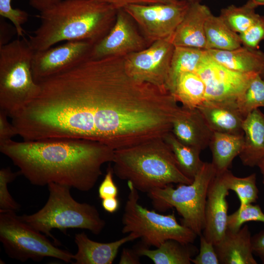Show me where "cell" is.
<instances>
[{"label": "cell", "mask_w": 264, "mask_h": 264, "mask_svg": "<svg viewBox=\"0 0 264 264\" xmlns=\"http://www.w3.org/2000/svg\"><path fill=\"white\" fill-rule=\"evenodd\" d=\"M36 107L46 137L90 140L114 150L163 137L178 108L169 91L134 79L116 56L88 59L46 79Z\"/></svg>", "instance_id": "cell-1"}, {"label": "cell", "mask_w": 264, "mask_h": 264, "mask_svg": "<svg viewBox=\"0 0 264 264\" xmlns=\"http://www.w3.org/2000/svg\"><path fill=\"white\" fill-rule=\"evenodd\" d=\"M0 151L31 184L55 183L88 192L102 175V167L112 162L114 150L84 139H48L0 143Z\"/></svg>", "instance_id": "cell-2"}, {"label": "cell", "mask_w": 264, "mask_h": 264, "mask_svg": "<svg viewBox=\"0 0 264 264\" xmlns=\"http://www.w3.org/2000/svg\"><path fill=\"white\" fill-rule=\"evenodd\" d=\"M117 12L103 0H64L40 12V24L29 36V44L34 51L62 41H88L94 44L111 29Z\"/></svg>", "instance_id": "cell-3"}, {"label": "cell", "mask_w": 264, "mask_h": 264, "mask_svg": "<svg viewBox=\"0 0 264 264\" xmlns=\"http://www.w3.org/2000/svg\"><path fill=\"white\" fill-rule=\"evenodd\" d=\"M112 162L117 177L132 182L144 193L174 183L190 184L193 180L181 171L163 137L115 150Z\"/></svg>", "instance_id": "cell-4"}, {"label": "cell", "mask_w": 264, "mask_h": 264, "mask_svg": "<svg viewBox=\"0 0 264 264\" xmlns=\"http://www.w3.org/2000/svg\"><path fill=\"white\" fill-rule=\"evenodd\" d=\"M49 197L44 207L31 215L20 218L34 229L53 239L56 245L60 243L51 233L53 229H87L98 235L106 225L97 208L87 203H80L71 196L70 187L50 183L47 185Z\"/></svg>", "instance_id": "cell-5"}, {"label": "cell", "mask_w": 264, "mask_h": 264, "mask_svg": "<svg viewBox=\"0 0 264 264\" xmlns=\"http://www.w3.org/2000/svg\"><path fill=\"white\" fill-rule=\"evenodd\" d=\"M34 52L24 37L0 47V110L11 118L40 91L32 72Z\"/></svg>", "instance_id": "cell-6"}, {"label": "cell", "mask_w": 264, "mask_h": 264, "mask_svg": "<svg viewBox=\"0 0 264 264\" xmlns=\"http://www.w3.org/2000/svg\"><path fill=\"white\" fill-rule=\"evenodd\" d=\"M217 174L212 163L204 162L190 184L169 185L147 194L154 207L164 212L175 208L182 218L181 224L200 236L205 226V208L209 185Z\"/></svg>", "instance_id": "cell-7"}, {"label": "cell", "mask_w": 264, "mask_h": 264, "mask_svg": "<svg viewBox=\"0 0 264 264\" xmlns=\"http://www.w3.org/2000/svg\"><path fill=\"white\" fill-rule=\"evenodd\" d=\"M127 183L129 193L122 218L123 234L134 233L149 247H158L170 239L185 244L194 242L197 234L178 223L174 213L164 215L143 207L138 202V191L132 182Z\"/></svg>", "instance_id": "cell-8"}, {"label": "cell", "mask_w": 264, "mask_h": 264, "mask_svg": "<svg viewBox=\"0 0 264 264\" xmlns=\"http://www.w3.org/2000/svg\"><path fill=\"white\" fill-rule=\"evenodd\" d=\"M0 240L8 256L22 262L45 257L72 262L74 255L57 247L45 235L23 221L14 211H0Z\"/></svg>", "instance_id": "cell-9"}, {"label": "cell", "mask_w": 264, "mask_h": 264, "mask_svg": "<svg viewBox=\"0 0 264 264\" xmlns=\"http://www.w3.org/2000/svg\"><path fill=\"white\" fill-rule=\"evenodd\" d=\"M189 5L187 1L179 0L172 3L130 4L123 9L138 24L150 44L173 35Z\"/></svg>", "instance_id": "cell-10"}, {"label": "cell", "mask_w": 264, "mask_h": 264, "mask_svg": "<svg viewBox=\"0 0 264 264\" xmlns=\"http://www.w3.org/2000/svg\"><path fill=\"white\" fill-rule=\"evenodd\" d=\"M171 37L154 42L146 48L124 57L128 74L139 82L167 89L175 48Z\"/></svg>", "instance_id": "cell-11"}, {"label": "cell", "mask_w": 264, "mask_h": 264, "mask_svg": "<svg viewBox=\"0 0 264 264\" xmlns=\"http://www.w3.org/2000/svg\"><path fill=\"white\" fill-rule=\"evenodd\" d=\"M195 72L204 83L205 100L209 101H236L258 74L230 69L213 59L207 50Z\"/></svg>", "instance_id": "cell-12"}, {"label": "cell", "mask_w": 264, "mask_h": 264, "mask_svg": "<svg viewBox=\"0 0 264 264\" xmlns=\"http://www.w3.org/2000/svg\"><path fill=\"white\" fill-rule=\"evenodd\" d=\"M93 45L88 41H70L54 47L34 51L32 62L34 80L39 83L89 59Z\"/></svg>", "instance_id": "cell-13"}, {"label": "cell", "mask_w": 264, "mask_h": 264, "mask_svg": "<svg viewBox=\"0 0 264 264\" xmlns=\"http://www.w3.org/2000/svg\"><path fill=\"white\" fill-rule=\"evenodd\" d=\"M132 20L124 9L117 10L113 25L106 36L93 45L89 59L125 57L148 46L150 44L139 34Z\"/></svg>", "instance_id": "cell-14"}, {"label": "cell", "mask_w": 264, "mask_h": 264, "mask_svg": "<svg viewBox=\"0 0 264 264\" xmlns=\"http://www.w3.org/2000/svg\"><path fill=\"white\" fill-rule=\"evenodd\" d=\"M229 190L217 173L212 180L207 192L205 208V226L203 235L214 245L224 236L227 229L228 215L226 197Z\"/></svg>", "instance_id": "cell-15"}, {"label": "cell", "mask_w": 264, "mask_h": 264, "mask_svg": "<svg viewBox=\"0 0 264 264\" xmlns=\"http://www.w3.org/2000/svg\"><path fill=\"white\" fill-rule=\"evenodd\" d=\"M212 13L201 3L190 4L183 20L171 37L175 46H184L206 50L205 24Z\"/></svg>", "instance_id": "cell-16"}, {"label": "cell", "mask_w": 264, "mask_h": 264, "mask_svg": "<svg viewBox=\"0 0 264 264\" xmlns=\"http://www.w3.org/2000/svg\"><path fill=\"white\" fill-rule=\"evenodd\" d=\"M197 109L214 132L243 134L242 124L245 118L236 101L205 100Z\"/></svg>", "instance_id": "cell-17"}, {"label": "cell", "mask_w": 264, "mask_h": 264, "mask_svg": "<svg viewBox=\"0 0 264 264\" xmlns=\"http://www.w3.org/2000/svg\"><path fill=\"white\" fill-rule=\"evenodd\" d=\"M183 109L173 122L171 132L183 143L201 151L209 146L214 132L197 108Z\"/></svg>", "instance_id": "cell-18"}, {"label": "cell", "mask_w": 264, "mask_h": 264, "mask_svg": "<svg viewBox=\"0 0 264 264\" xmlns=\"http://www.w3.org/2000/svg\"><path fill=\"white\" fill-rule=\"evenodd\" d=\"M137 239L138 237L136 235L130 233L114 242L103 243L90 240L85 232L76 234L74 240L78 251L74 255V264H111L121 246Z\"/></svg>", "instance_id": "cell-19"}, {"label": "cell", "mask_w": 264, "mask_h": 264, "mask_svg": "<svg viewBox=\"0 0 264 264\" xmlns=\"http://www.w3.org/2000/svg\"><path fill=\"white\" fill-rule=\"evenodd\" d=\"M251 238L247 225L237 231L227 229L222 239L214 245L220 264H257Z\"/></svg>", "instance_id": "cell-20"}, {"label": "cell", "mask_w": 264, "mask_h": 264, "mask_svg": "<svg viewBox=\"0 0 264 264\" xmlns=\"http://www.w3.org/2000/svg\"><path fill=\"white\" fill-rule=\"evenodd\" d=\"M243 144L239 156L246 166H257L264 156V114L256 109L244 119Z\"/></svg>", "instance_id": "cell-21"}, {"label": "cell", "mask_w": 264, "mask_h": 264, "mask_svg": "<svg viewBox=\"0 0 264 264\" xmlns=\"http://www.w3.org/2000/svg\"><path fill=\"white\" fill-rule=\"evenodd\" d=\"M216 61L232 70L259 73L264 64V52L243 45L230 50H207Z\"/></svg>", "instance_id": "cell-22"}, {"label": "cell", "mask_w": 264, "mask_h": 264, "mask_svg": "<svg viewBox=\"0 0 264 264\" xmlns=\"http://www.w3.org/2000/svg\"><path fill=\"white\" fill-rule=\"evenodd\" d=\"M243 141V134L213 132L209 147L212 154V164L217 173L228 170L241 153Z\"/></svg>", "instance_id": "cell-23"}, {"label": "cell", "mask_w": 264, "mask_h": 264, "mask_svg": "<svg viewBox=\"0 0 264 264\" xmlns=\"http://www.w3.org/2000/svg\"><path fill=\"white\" fill-rule=\"evenodd\" d=\"M188 245L170 239L155 249H150L142 243L135 249L140 256L149 258L154 264H190L192 253Z\"/></svg>", "instance_id": "cell-24"}, {"label": "cell", "mask_w": 264, "mask_h": 264, "mask_svg": "<svg viewBox=\"0 0 264 264\" xmlns=\"http://www.w3.org/2000/svg\"><path fill=\"white\" fill-rule=\"evenodd\" d=\"M172 94L181 107L194 109L205 100V86L197 73L186 71L178 75Z\"/></svg>", "instance_id": "cell-25"}, {"label": "cell", "mask_w": 264, "mask_h": 264, "mask_svg": "<svg viewBox=\"0 0 264 264\" xmlns=\"http://www.w3.org/2000/svg\"><path fill=\"white\" fill-rule=\"evenodd\" d=\"M206 50H230L242 45L240 35L233 31L219 16L212 13L205 24Z\"/></svg>", "instance_id": "cell-26"}, {"label": "cell", "mask_w": 264, "mask_h": 264, "mask_svg": "<svg viewBox=\"0 0 264 264\" xmlns=\"http://www.w3.org/2000/svg\"><path fill=\"white\" fill-rule=\"evenodd\" d=\"M163 139L172 150L181 171L193 180L204 163L200 158L201 151L183 143L172 132L166 134Z\"/></svg>", "instance_id": "cell-27"}, {"label": "cell", "mask_w": 264, "mask_h": 264, "mask_svg": "<svg viewBox=\"0 0 264 264\" xmlns=\"http://www.w3.org/2000/svg\"><path fill=\"white\" fill-rule=\"evenodd\" d=\"M206 52L197 48L175 46L167 89L172 93L178 75L186 71L195 72Z\"/></svg>", "instance_id": "cell-28"}, {"label": "cell", "mask_w": 264, "mask_h": 264, "mask_svg": "<svg viewBox=\"0 0 264 264\" xmlns=\"http://www.w3.org/2000/svg\"><path fill=\"white\" fill-rule=\"evenodd\" d=\"M261 6H264V3L258 0H248L241 6L230 5L221 9L219 16L233 31L241 34L259 17L256 9Z\"/></svg>", "instance_id": "cell-29"}, {"label": "cell", "mask_w": 264, "mask_h": 264, "mask_svg": "<svg viewBox=\"0 0 264 264\" xmlns=\"http://www.w3.org/2000/svg\"><path fill=\"white\" fill-rule=\"evenodd\" d=\"M220 175L223 184L228 190L234 191L240 205L255 203L258 198L259 190L256 185V176L253 173L247 176L239 177L229 170L218 173Z\"/></svg>", "instance_id": "cell-30"}, {"label": "cell", "mask_w": 264, "mask_h": 264, "mask_svg": "<svg viewBox=\"0 0 264 264\" xmlns=\"http://www.w3.org/2000/svg\"><path fill=\"white\" fill-rule=\"evenodd\" d=\"M236 102L244 118L253 110L264 107V79L259 73L251 80Z\"/></svg>", "instance_id": "cell-31"}, {"label": "cell", "mask_w": 264, "mask_h": 264, "mask_svg": "<svg viewBox=\"0 0 264 264\" xmlns=\"http://www.w3.org/2000/svg\"><path fill=\"white\" fill-rule=\"evenodd\" d=\"M255 221L264 223V213L259 205L252 203L240 205L239 209L227 219V229L237 231L242 225L248 221Z\"/></svg>", "instance_id": "cell-32"}, {"label": "cell", "mask_w": 264, "mask_h": 264, "mask_svg": "<svg viewBox=\"0 0 264 264\" xmlns=\"http://www.w3.org/2000/svg\"><path fill=\"white\" fill-rule=\"evenodd\" d=\"M21 175L20 171L13 172L10 168H2L0 170V211H16L20 205L15 201L8 190V184Z\"/></svg>", "instance_id": "cell-33"}, {"label": "cell", "mask_w": 264, "mask_h": 264, "mask_svg": "<svg viewBox=\"0 0 264 264\" xmlns=\"http://www.w3.org/2000/svg\"><path fill=\"white\" fill-rule=\"evenodd\" d=\"M11 1L0 0V15L11 22L16 28L18 36L23 38L24 30L22 25L28 21L29 14L25 11L13 8Z\"/></svg>", "instance_id": "cell-34"}, {"label": "cell", "mask_w": 264, "mask_h": 264, "mask_svg": "<svg viewBox=\"0 0 264 264\" xmlns=\"http://www.w3.org/2000/svg\"><path fill=\"white\" fill-rule=\"evenodd\" d=\"M239 35L242 45L258 49L260 43L264 40V16L260 15L246 31Z\"/></svg>", "instance_id": "cell-35"}, {"label": "cell", "mask_w": 264, "mask_h": 264, "mask_svg": "<svg viewBox=\"0 0 264 264\" xmlns=\"http://www.w3.org/2000/svg\"><path fill=\"white\" fill-rule=\"evenodd\" d=\"M200 237L199 253L191 259V262L195 264H220L214 244L208 241L202 234Z\"/></svg>", "instance_id": "cell-36"}, {"label": "cell", "mask_w": 264, "mask_h": 264, "mask_svg": "<svg viewBox=\"0 0 264 264\" xmlns=\"http://www.w3.org/2000/svg\"><path fill=\"white\" fill-rule=\"evenodd\" d=\"M112 167L110 165L107 169L105 177L98 188V196L103 199L109 198L117 197L118 191L115 184Z\"/></svg>", "instance_id": "cell-37"}, {"label": "cell", "mask_w": 264, "mask_h": 264, "mask_svg": "<svg viewBox=\"0 0 264 264\" xmlns=\"http://www.w3.org/2000/svg\"><path fill=\"white\" fill-rule=\"evenodd\" d=\"M8 115L0 110V143L10 140L18 135L15 126L8 120Z\"/></svg>", "instance_id": "cell-38"}, {"label": "cell", "mask_w": 264, "mask_h": 264, "mask_svg": "<svg viewBox=\"0 0 264 264\" xmlns=\"http://www.w3.org/2000/svg\"><path fill=\"white\" fill-rule=\"evenodd\" d=\"M111 5L116 9H123L130 4H151L154 3H172L179 0H103Z\"/></svg>", "instance_id": "cell-39"}, {"label": "cell", "mask_w": 264, "mask_h": 264, "mask_svg": "<svg viewBox=\"0 0 264 264\" xmlns=\"http://www.w3.org/2000/svg\"><path fill=\"white\" fill-rule=\"evenodd\" d=\"M251 241L253 254L264 264V229L252 236Z\"/></svg>", "instance_id": "cell-40"}, {"label": "cell", "mask_w": 264, "mask_h": 264, "mask_svg": "<svg viewBox=\"0 0 264 264\" xmlns=\"http://www.w3.org/2000/svg\"><path fill=\"white\" fill-rule=\"evenodd\" d=\"M140 257L135 249L124 248L122 250L119 264H139Z\"/></svg>", "instance_id": "cell-41"}, {"label": "cell", "mask_w": 264, "mask_h": 264, "mask_svg": "<svg viewBox=\"0 0 264 264\" xmlns=\"http://www.w3.org/2000/svg\"><path fill=\"white\" fill-rule=\"evenodd\" d=\"M0 47L9 43L10 38L16 32L14 26H11L6 22L2 21H0Z\"/></svg>", "instance_id": "cell-42"}, {"label": "cell", "mask_w": 264, "mask_h": 264, "mask_svg": "<svg viewBox=\"0 0 264 264\" xmlns=\"http://www.w3.org/2000/svg\"><path fill=\"white\" fill-rule=\"evenodd\" d=\"M63 0H28L30 5L40 12L51 8Z\"/></svg>", "instance_id": "cell-43"}, {"label": "cell", "mask_w": 264, "mask_h": 264, "mask_svg": "<svg viewBox=\"0 0 264 264\" xmlns=\"http://www.w3.org/2000/svg\"><path fill=\"white\" fill-rule=\"evenodd\" d=\"M102 206L105 211L113 213L118 209L119 201L117 197L106 198L102 199Z\"/></svg>", "instance_id": "cell-44"}, {"label": "cell", "mask_w": 264, "mask_h": 264, "mask_svg": "<svg viewBox=\"0 0 264 264\" xmlns=\"http://www.w3.org/2000/svg\"><path fill=\"white\" fill-rule=\"evenodd\" d=\"M257 166L259 167L263 177V183L264 184V156L259 162Z\"/></svg>", "instance_id": "cell-45"}, {"label": "cell", "mask_w": 264, "mask_h": 264, "mask_svg": "<svg viewBox=\"0 0 264 264\" xmlns=\"http://www.w3.org/2000/svg\"><path fill=\"white\" fill-rule=\"evenodd\" d=\"M190 4L196 3H201L204 0H184Z\"/></svg>", "instance_id": "cell-46"}, {"label": "cell", "mask_w": 264, "mask_h": 264, "mask_svg": "<svg viewBox=\"0 0 264 264\" xmlns=\"http://www.w3.org/2000/svg\"><path fill=\"white\" fill-rule=\"evenodd\" d=\"M259 74H260L261 77L264 79V64Z\"/></svg>", "instance_id": "cell-47"}, {"label": "cell", "mask_w": 264, "mask_h": 264, "mask_svg": "<svg viewBox=\"0 0 264 264\" xmlns=\"http://www.w3.org/2000/svg\"><path fill=\"white\" fill-rule=\"evenodd\" d=\"M258 0L264 3V0Z\"/></svg>", "instance_id": "cell-48"}]
</instances>
